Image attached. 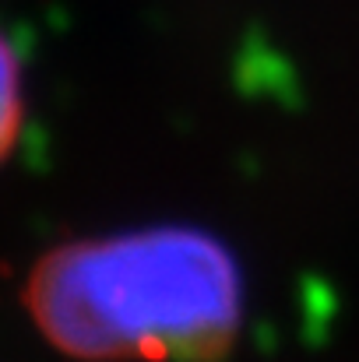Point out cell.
<instances>
[{
	"instance_id": "1",
	"label": "cell",
	"mask_w": 359,
	"mask_h": 362,
	"mask_svg": "<svg viewBox=\"0 0 359 362\" xmlns=\"http://www.w3.org/2000/svg\"><path fill=\"white\" fill-rule=\"evenodd\" d=\"M42 338L89 362L212 359L233 345L243 281L201 229H137L46 253L28 278Z\"/></svg>"
},
{
	"instance_id": "2",
	"label": "cell",
	"mask_w": 359,
	"mask_h": 362,
	"mask_svg": "<svg viewBox=\"0 0 359 362\" xmlns=\"http://www.w3.org/2000/svg\"><path fill=\"white\" fill-rule=\"evenodd\" d=\"M25 64L18 46L0 28V165L11 158L25 127Z\"/></svg>"
}]
</instances>
